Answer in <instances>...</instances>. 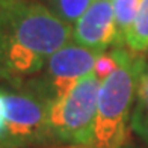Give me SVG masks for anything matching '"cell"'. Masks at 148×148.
<instances>
[{"instance_id": "6da1fadb", "label": "cell", "mask_w": 148, "mask_h": 148, "mask_svg": "<svg viewBox=\"0 0 148 148\" xmlns=\"http://www.w3.org/2000/svg\"><path fill=\"white\" fill-rule=\"evenodd\" d=\"M73 39V26L38 0H18L0 11V80L15 85L44 68Z\"/></svg>"}, {"instance_id": "7a4b0ae2", "label": "cell", "mask_w": 148, "mask_h": 148, "mask_svg": "<svg viewBox=\"0 0 148 148\" xmlns=\"http://www.w3.org/2000/svg\"><path fill=\"white\" fill-rule=\"evenodd\" d=\"M145 65L147 60L142 55H134L127 47H119L118 68L100 85L91 148L124 147L138 82Z\"/></svg>"}, {"instance_id": "3957f363", "label": "cell", "mask_w": 148, "mask_h": 148, "mask_svg": "<svg viewBox=\"0 0 148 148\" xmlns=\"http://www.w3.org/2000/svg\"><path fill=\"white\" fill-rule=\"evenodd\" d=\"M100 80L95 73L86 74L62 98L49 106V130L51 142L89 147L94 138Z\"/></svg>"}, {"instance_id": "277c9868", "label": "cell", "mask_w": 148, "mask_h": 148, "mask_svg": "<svg viewBox=\"0 0 148 148\" xmlns=\"http://www.w3.org/2000/svg\"><path fill=\"white\" fill-rule=\"evenodd\" d=\"M5 98L6 125L2 144L30 148L51 142L49 130L50 100L27 80L0 86Z\"/></svg>"}, {"instance_id": "5b68a950", "label": "cell", "mask_w": 148, "mask_h": 148, "mask_svg": "<svg viewBox=\"0 0 148 148\" xmlns=\"http://www.w3.org/2000/svg\"><path fill=\"white\" fill-rule=\"evenodd\" d=\"M103 51L88 49L70 41L49 58L44 68L27 79V82L45 95L53 100L66 95L80 79L94 71L97 59Z\"/></svg>"}, {"instance_id": "8992f818", "label": "cell", "mask_w": 148, "mask_h": 148, "mask_svg": "<svg viewBox=\"0 0 148 148\" xmlns=\"http://www.w3.org/2000/svg\"><path fill=\"white\" fill-rule=\"evenodd\" d=\"M88 49L106 51L116 45L113 0H92L80 18L73 24V39Z\"/></svg>"}, {"instance_id": "52a82bcc", "label": "cell", "mask_w": 148, "mask_h": 148, "mask_svg": "<svg viewBox=\"0 0 148 148\" xmlns=\"http://www.w3.org/2000/svg\"><path fill=\"white\" fill-rule=\"evenodd\" d=\"M127 47L134 55H144L148 51V0H142L132 27L124 41Z\"/></svg>"}, {"instance_id": "ba28073f", "label": "cell", "mask_w": 148, "mask_h": 148, "mask_svg": "<svg viewBox=\"0 0 148 148\" xmlns=\"http://www.w3.org/2000/svg\"><path fill=\"white\" fill-rule=\"evenodd\" d=\"M140 2L142 0H113V14H115V26H116L115 47H124L125 36L138 15Z\"/></svg>"}, {"instance_id": "9c48e42d", "label": "cell", "mask_w": 148, "mask_h": 148, "mask_svg": "<svg viewBox=\"0 0 148 148\" xmlns=\"http://www.w3.org/2000/svg\"><path fill=\"white\" fill-rule=\"evenodd\" d=\"M38 2L47 6L60 20L73 26L88 9L92 0H38Z\"/></svg>"}, {"instance_id": "30bf717a", "label": "cell", "mask_w": 148, "mask_h": 148, "mask_svg": "<svg viewBox=\"0 0 148 148\" xmlns=\"http://www.w3.org/2000/svg\"><path fill=\"white\" fill-rule=\"evenodd\" d=\"M130 125L148 144V107H136L133 110Z\"/></svg>"}, {"instance_id": "8fae6325", "label": "cell", "mask_w": 148, "mask_h": 148, "mask_svg": "<svg viewBox=\"0 0 148 148\" xmlns=\"http://www.w3.org/2000/svg\"><path fill=\"white\" fill-rule=\"evenodd\" d=\"M136 107H148V64L142 71L136 89Z\"/></svg>"}, {"instance_id": "7c38bea8", "label": "cell", "mask_w": 148, "mask_h": 148, "mask_svg": "<svg viewBox=\"0 0 148 148\" xmlns=\"http://www.w3.org/2000/svg\"><path fill=\"white\" fill-rule=\"evenodd\" d=\"M5 125H6V112H5V98H3V92L0 88V142L3 139L5 134Z\"/></svg>"}, {"instance_id": "4fadbf2b", "label": "cell", "mask_w": 148, "mask_h": 148, "mask_svg": "<svg viewBox=\"0 0 148 148\" xmlns=\"http://www.w3.org/2000/svg\"><path fill=\"white\" fill-rule=\"evenodd\" d=\"M15 2H18V0H0V11L8 8V6H11L12 3H15Z\"/></svg>"}, {"instance_id": "5bb4252c", "label": "cell", "mask_w": 148, "mask_h": 148, "mask_svg": "<svg viewBox=\"0 0 148 148\" xmlns=\"http://www.w3.org/2000/svg\"><path fill=\"white\" fill-rule=\"evenodd\" d=\"M0 148H15V147H9V145H6V144H2V142H0Z\"/></svg>"}]
</instances>
